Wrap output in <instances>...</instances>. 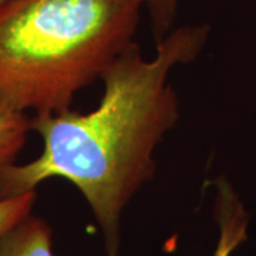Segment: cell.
Wrapping results in <instances>:
<instances>
[{"instance_id":"obj_4","label":"cell","mask_w":256,"mask_h":256,"mask_svg":"<svg viewBox=\"0 0 256 256\" xmlns=\"http://www.w3.org/2000/svg\"><path fill=\"white\" fill-rule=\"evenodd\" d=\"M0 256H54L52 228L44 220L28 215L0 239Z\"/></svg>"},{"instance_id":"obj_1","label":"cell","mask_w":256,"mask_h":256,"mask_svg":"<svg viewBox=\"0 0 256 256\" xmlns=\"http://www.w3.org/2000/svg\"><path fill=\"white\" fill-rule=\"evenodd\" d=\"M208 34L205 24L175 28L156 43L150 60L132 43L102 74L104 92L94 110L34 114L32 131L43 140V151L28 164L0 171V198L66 180L92 208L107 256H120L121 216L152 178L154 151L180 118L170 76L200 56Z\"/></svg>"},{"instance_id":"obj_6","label":"cell","mask_w":256,"mask_h":256,"mask_svg":"<svg viewBox=\"0 0 256 256\" xmlns=\"http://www.w3.org/2000/svg\"><path fill=\"white\" fill-rule=\"evenodd\" d=\"M36 191L26 192L18 196L0 198V239L10 229L32 215V210L36 204Z\"/></svg>"},{"instance_id":"obj_2","label":"cell","mask_w":256,"mask_h":256,"mask_svg":"<svg viewBox=\"0 0 256 256\" xmlns=\"http://www.w3.org/2000/svg\"><path fill=\"white\" fill-rule=\"evenodd\" d=\"M144 0L0 3V98L58 114L132 43Z\"/></svg>"},{"instance_id":"obj_7","label":"cell","mask_w":256,"mask_h":256,"mask_svg":"<svg viewBox=\"0 0 256 256\" xmlns=\"http://www.w3.org/2000/svg\"><path fill=\"white\" fill-rule=\"evenodd\" d=\"M180 0H144V6L148 9L154 38L158 43L162 40L174 24L175 14Z\"/></svg>"},{"instance_id":"obj_8","label":"cell","mask_w":256,"mask_h":256,"mask_svg":"<svg viewBox=\"0 0 256 256\" xmlns=\"http://www.w3.org/2000/svg\"><path fill=\"white\" fill-rule=\"evenodd\" d=\"M3 2H4V0H0V3H3Z\"/></svg>"},{"instance_id":"obj_3","label":"cell","mask_w":256,"mask_h":256,"mask_svg":"<svg viewBox=\"0 0 256 256\" xmlns=\"http://www.w3.org/2000/svg\"><path fill=\"white\" fill-rule=\"evenodd\" d=\"M214 218L218 225V240L212 256H232L248 239L249 214L238 192L225 178L215 182Z\"/></svg>"},{"instance_id":"obj_5","label":"cell","mask_w":256,"mask_h":256,"mask_svg":"<svg viewBox=\"0 0 256 256\" xmlns=\"http://www.w3.org/2000/svg\"><path fill=\"white\" fill-rule=\"evenodd\" d=\"M32 130V117L0 98V171L13 164Z\"/></svg>"}]
</instances>
